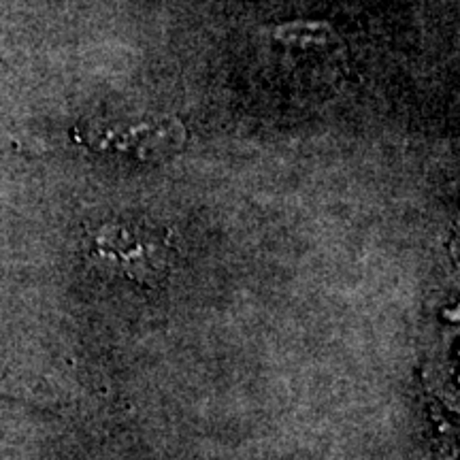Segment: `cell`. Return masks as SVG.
Listing matches in <instances>:
<instances>
[{
	"mask_svg": "<svg viewBox=\"0 0 460 460\" xmlns=\"http://www.w3.org/2000/svg\"><path fill=\"white\" fill-rule=\"evenodd\" d=\"M90 258L113 278L160 288L175 261V241L169 230L146 222H109L92 234Z\"/></svg>",
	"mask_w": 460,
	"mask_h": 460,
	"instance_id": "obj_1",
	"label": "cell"
}]
</instances>
